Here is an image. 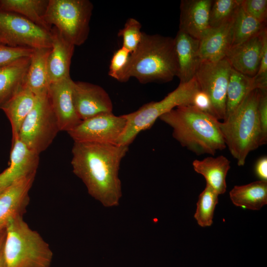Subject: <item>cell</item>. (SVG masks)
Wrapping results in <instances>:
<instances>
[{
    "label": "cell",
    "instance_id": "6da1fadb",
    "mask_svg": "<svg viewBox=\"0 0 267 267\" xmlns=\"http://www.w3.org/2000/svg\"><path fill=\"white\" fill-rule=\"evenodd\" d=\"M128 150V146L74 142L73 172L89 194L105 207L119 205L122 196L119 171Z\"/></svg>",
    "mask_w": 267,
    "mask_h": 267
},
{
    "label": "cell",
    "instance_id": "7a4b0ae2",
    "mask_svg": "<svg viewBox=\"0 0 267 267\" xmlns=\"http://www.w3.org/2000/svg\"><path fill=\"white\" fill-rule=\"evenodd\" d=\"M159 119L172 128L173 137L182 147L197 155H215L226 147L219 120L191 104L178 106Z\"/></svg>",
    "mask_w": 267,
    "mask_h": 267
},
{
    "label": "cell",
    "instance_id": "3957f363",
    "mask_svg": "<svg viewBox=\"0 0 267 267\" xmlns=\"http://www.w3.org/2000/svg\"><path fill=\"white\" fill-rule=\"evenodd\" d=\"M177 73L174 38L143 32L138 47L131 54L125 82L131 78L143 84L168 82Z\"/></svg>",
    "mask_w": 267,
    "mask_h": 267
},
{
    "label": "cell",
    "instance_id": "277c9868",
    "mask_svg": "<svg viewBox=\"0 0 267 267\" xmlns=\"http://www.w3.org/2000/svg\"><path fill=\"white\" fill-rule=\"evenodd\" d=\"M260 96L259 89L252 90L231 114L219 122L226 147L239 166L244 165L249 153L260 146Z\"/></svg>",
    "mask_w": 267,
    "mask_h": 267
},
{
    "label": "cell",
    "instance_id": "5b68a950",
    "mask_svg": "<svg viewBox=\"0 0 267 267\" xmlns=\"http://www.w3.org/2000/svg\"><path fill=\"white\" fill-rule=\"evenodd\" d=\"M3 254L7 267H49L53 252L22 215L11 217L5 226Z\"/></svg>",
    "mask_w": 267,
    "mask_h": 267
},
{
    "label": "cell",
    "instance_id": "8992f818",
    "mask_svg": "<svg viewBox=\"0 0 267 267\" xmlns=\"http://www.w3.org/2000/svg\"><path fill=\"white\" fill-rule=\"evenodd\" d=\"M199 89L194 77L187 83H179L162 100L151 101L133 112L124 114L127 126L118 145L129 146L140 132L150 129L161 116L178 106L191 104L194 94Z\"/></svg>",
    "mask_w": 267,
    "mask_h": 267
},
{
    "label": "cell",
    "instance_id": "52a82bcc",
    "mask_svg": "<svg viewBox=\"0 0 267 267\" xmlns=\"http://www.w3.org/2000/svg\"><path fill=\"white\" fill-rule=\"evenodd\" d=\"M93 9L89 0H49L45 20L75 46H80L88 38Z\"/></svg>",
    "mask_w": 267,
    "mask_h": 267
},
{
    "label": "cell",
    "instance_id": "ba28073f",
    "mask_svg": "<svg viewBox=\"0 0 267 267\" xmlns=\"http://www.w3.org/2000/svg\"><path fill=\"white\" fill-rule=\"evenodd\" d=\"M59 131L47 94L37 96L34 107L21 125L18 137L39 155L50 145Z\"/></svg>",
    "mask_w": 267,
    "mask_h": 267
},
{
    "label": "cell",
    "instance_id": "9c48e42d",
    "mask_svg": "<svg viewBox=\"0 0 267 267\" xmlns=\"http://www.w3.org/2000/svg\"><path fill=\"white\" fill-rule=\"evenodd\" d=\"M0 41L13 47H51L50 31L17 13L0 10Z\"/></svg>",
    "mask_w": 267,
    "mask_h": 267
},
{
    "label": "cell",
    "instance_id": "30bf717a",
    "mask_svg": "<svg viewBox=\"0 0 267 267\" xmlns=\"http://www.w3.org/2000/svg\"><path fill=\"white\" fill-rule=\"evenodd\" d=\"M127 124L124 115L103 113L82 121L67 133L74 142L118 144Z\"/></svg>",
    "mask_w": 267,
    "mask_h": 267
},
{
    "label": "cell",
    "instance_id": "8fae6325",
    "mask_svg": "<svg viewBox=\"0 0 267 267\" xmlns=\"http://www.w3.org/2000/svg\"><path fill=\"white\" fill-rule=\"evenodd\" d=\"M231 68L225 58L216 62H201L195 73L199 89L211 98L218 120L225 118Z\"/></svg>",
    "mask_w": 267,
    "mask_h": 267
},
{
    "label": "cell",
    "instance_id": "7c38bea8",
    "mask_svg": "<svg viewBox=\"0 0 267 267\" xmlns=\"http://www.w3.org/2000/svg\"><path fill=\"white\" fill-rule=\"evenodd\" d=\"M72 98L76 113L82 121L101 113L113 112L109 95L99 85L73 81Z\"/></svg>",
    "mask_w": 267,
    "mask_h": 267
},
{
    "label": "cell",
    "instance_id": "4fadbf2b",
    "mask_svg": "<svg viewBox=\"0 0 267 267\" xmlns=\"http://www.w3.org/2000/svg\"><path fill=\"white\" fill-rule=\"evenodd\" d=\"M73 80L70 78L50 85L48 97L57 120L60 131L72 130L82 121L73 101Z\"/></svg>",
    "mask_w": 267,
    "mask_h": 267
},
{
    "label": "cell",
    "instance_id": "5bb4252c",
    "mask_svg": "<svg viewBox=\"0 0 267 267\" xmlns=\"http://www.w3.org/2000/svg\"><path fill=\"white\" fill-rule=\"evenodd\" d=\"M36 175L22 178L10 184L0 193V231L4 229L12 217L26 213L30 202L29 191Z\"/></svg>",
    "mask_w": 267,
    "mask_h": 267
},
{
    "label": "cell",
    "instance_id": "9a60e30c",
    "mask_svg": "<svg viewBox=\"0 0 267 267\" xmlns=\"http://www.w3.org/2000/svg\"><path fill=\"white\" fill-rule=\"evenodd\" d=\"M39 155L30 150L17 137L12 139L10 165L0 174V188L5 189L15 181L36 175Z\"/></svg>",
    "mask_w": 267,
    "mask_h": 267
},
{
    "label": "cell",
    "instance_id": "2e32d148",
    "mask_svg": "<svg viewBox=\"0 0 267 267\" xmlns=\"http://www.w3.org/2000/svg\"><path fill=\"white\" fill-rule=\"evenodd\" d=\"M50 33L51 47L47 66L50 85L70 78V65L75 46L55 27H52Z\"/></svg>",
    "mask_w": 267,
    "mask_h": 267
},
{
    "label": "cell",
    "instance_id": "e0dca14e",
    "mask_svg": "<svg viewBox=\"0 0 267 267\" xmlns=\"http://www.w3.org/2000/svg\"><path fill=\"white\" fill-rule=\"evenodd\" d=\"M266 28L259 35L244 42L231 46L225 58L235 70L250 77H254L259 69Z\"/></svg>",
    "mask_w": 267,
    "mask_h": 267
},
{
    "label": "cell",
    "instance_id": "ac0fdd59",
    "mask_svg": "<svg viewBox=\"0 0 267 267\" xmlns=\"http://www.w3.org/2000/svg\"><path fill=\"white\" fill-rule=\"evenodd\" d=\"M212 0H182L179 30L199 40L210 28L209 13Z\"/></svg>",
    "mask_w": 267,
    "mask_h": 267
},
{
    "label": "cell",
    "instance_id": "d6986e66",
    "mask_svg": "<svg viewBox=\"0 0 267 267\" xmlns=\"http://www.w3.org/2000/svg\"><path fill=\"white\" fill-rule=\"evenodd\" d=\"M232 18L219 27L210 28L199 40L201 62H216L225 58L231 46Z\"/></svg>",
    "mask_w": 267,
    "mask_h": 267
},
{
    "label": "cell",
    "instance_id": "ffe728a7",
    "mask_svg": "<svg viewBox=\"0 0 267 267\" xmlns=\"http://www.w3.org/2000/svg\"><path fill=\"white\" fill-rule=\"evenodd\" d=\"M174 39L178 63L177 77L179 83H186L195 77L201 62L199 40L179 30Z\"/></svg>",
    "mask_w": 267,
    "mask_h": 267
},
{
    "label": "cell",
    "instance_id": "44dd1931",
    "mask_svg": "<svg viewBox=\"0 0 267 267\" xmlns=\"http://www.w3.org/2000/svg\"><path fill=\"white\" fill-rule=\"evenodd\" d=\"M31 56L0 67V109L25 87Z\"/></svg>",
    "mask_w": 267,
    "mask_h": 267
},
{
    "label": "cell",
    "instance_id": "7402d4cb",
    "mask_svg": "<svg viewBox=\"0 0 267 267\" xmlns=\"http://www.w3.org/2000/svg\"><path fill=\"white\" fill-rule=\"evenodd\" d=\"M194 171L202 175L206 184L211 186L219 195L226 189V177L230 168V162L225 156L208 157L192 162Z\"/></svg>",
    "mask_w": 267,
    "mask_h": 267
},
{
    "label": "cell",
    "instance_id": "603a6c76",
    "mask_svg": "<svg viewBox=\"0 0 267 267\" xmlns=\"http://www.w3.org/2000/svg\"><path fill=\"white\" fill-rule=\"evenodd\" d=\"M51 47L33 49L27 72L25 86L37 96L47 95L50 83L47 58Z\"/></svg>",
    "mask_w": 267,
    "mask_h": 267
},
{
    "label": "cell",
    "instance_id": "cb8c5ba5",
    "mask_svg": "<svg viewBox=\"0 0 267 267\" xmlns=\"http://www.w3.org/2000/svg\"><path fill=\"white\" fill-rule=\"evenodd\" d=\"M37 99V96L25 86L1 109L10 123L12 139L18 137L21 125L34 107Z\"/></svg>",
    "mask_w": 267,
    "mask_h": 267
},
{
    "label": "cell",
    "instance_id": "d4e9b609",
    "mask_svg": "<svg viewBox=\"0 0 267 267\" xmlns=\"http://www.w3.org/2000/svg\"><path fill=\"white\" fill-rule=\"evenodd\" d=\"M232 203L252 210H258L267 204V181L259 180L236 185L229 192Z\"/></svg>",
    "mask_w": 267,
    "mask_h": 267
},
{
    "label": "cell",
    "instance_id": "484cf974",
    "mask_svg": "<svg viewBox=\"0 0 267 267\" xmlns=\"http://www.w3.org/2000/svg\"><path fill=\"white\" fill-rule=\"evenodd\" d=\"M49 0H0V10L21 15L50 31L45 20Z\"/></svg>",
    "mask_w": 267,
    "mask_h": 267
},
{
    "label": "cell",
    "instance_id": "4316f807",
    "mask_svg": "<svg viewBox=\"0 0 267 267\" xmlns=\"http://www.w3.org/2000/svg\"><path fill=\"white\" fill-rule=\"evenodd\" d=\"M256 89L253 77L244 75L231 68L227 89L224 119L234 112L252 90Z\"/></svg>",
    "mask_w": 267,
    "mask_h": 267
},
{
    "label": "cell",
    "instance_id": "83f0119b",
    "mask_svg": "<svg viewBox=\"0 0 267 267\" xmlns=\"http://www.w3.org/2000/svg\"><path fill=\"white\" fill-rule=\"evenodd\" d=\"M266 28V24L262 23L249 15L240 4L236 9L232 18L231 47L259 35Z\"/></svg>",
    "mask_w": 267,
    "mask_h": 267
},
{
    "label": "cell",
    "instance_id": "f1b7e54d",
    "mask_svg": "<svg viewBox=\"0 0 267 267\" xmlns=\"http://www.w3.org/2000/svg\"><path fill=\"white\" fill-rule=\"evenodd\" d=\"M218 196L219 194L207 184L200 194L194 215L200 226L206 227L212 225L215 209L218 203Z\"/></svg>",
    "mask_w": 267,
    "mask_h": 267
},
{
    "label": "cell",
    "instance_id": "f546056e",
    "mask_svg": "<svg viewBox=\"0 0 267 267\" xmlns=\"http://www.w3.org/2000/svg\"><path fill=\"white\" fill-rule=\"evenodd\" d=\"M241 0H215L212 1L209 13V26L217 28L230 21Z\"/></svg>",
    "mask_w": 267,
    "mask_h": 267
},
{
    "label": "cell",
    "instance_id": "4dcf8cb0",
    "mask_svg": "<svg viewBox=\"0 0 267 267\" xmlns=\"http://www.w3.org/2000/svg\"><path fill=\"white\" fill-rule=\"evenodd\" d=\"M141 28V24L137 19L129 18L118 33V36L122 38V47L131 53L135 51L141 41L143 33Z\"/></svg>",
    "mask_w": 267,
    "mask_h": 267
},
{
    "label": "cell",
    "instance_id": "1f68e13d",
    "mask_svg": "<svg viewBox=\"0 0 267 267\" xmlns=\"http://www.w3.org/2000/svg\"><path fill=\"white\" fill-rule=\"evenodd\" d=\"M131 54L123 47L114 53L109 65V76L119 82H125V77L129 64Z\"/></svg>",
    "mask_w": 267,
    "mask_h": 267
},
{
    "label": "cell",
    "instance_id": "d6a6232c",
    "mask_svg": "<svg viewBox=\"0 0 267 267\" xmlns=\"http://www.w3.org/2000/svg\"><path fill=\"white\" fill-rule=\"evenodd\" d=\"M33 49L25 47H13L0 44V67L19 59L30 57Z\"/></svg>",
    "mask_w": 267,
    "mask_h": 267
},
{
    "label": "cell",
    "instance_id": "836d02e7",
    "mask_svg": "<svg viewBox=\"0 0 267 267\" xmlns=\"http://www.w3.org/2000/svg\"><path fill=\"white\" fill-rule=\"evenodd\" d=\"M241 5L249 15L260 22L266 24L267 0H241Z\"/></svg>",
    "mask_w": 267,
    "mask_h": 267
},
{
    "label": "cell",
    "instance_id": "e575fe53",
    "mask_svg": "<svg viewBox=\"0 0 267 267\" xmlns=\"http://www.w3.org/2000/svg\"><path fill=\"white\" fill-rule=\"evenodd\" d=\"M256 89H267V30L263 35L260 63L256 75L253 77Z\"/></svg>",
    "mask_w": 267,
    "mask_h": 267
},
{
    "label": "cell",
    "instance_id": "d590c367",
    "mask_svg": "<svg viewBox=\"0 0 267 267\" xmlns=\"http://www.w3.org/2000/svg\"><path fill=\"white\" fill-rule=\"evenodd\" d=\"M260 90L258 114L261 131L260 146L267 143V89Z\"/></svg>",
    "mask_w": 267,
    "mask_h": 267
},
{
    "label": "cell",
    "instance_id": "8d00e7d4",
    "mask_svg": "<svg viewBox=\"0 0 267 267\" xmlns=\"http://www.w3.org/2000/svg\"><path fill=\"white\" fill-rule=\"evenodd\" d=\"M191 105L204 113L217 119L211 98L207 94L200 89L194 94Z\"/></svg>",
    "mask_w": 267,
    "mask_h": 267
},
{
    "label": "cell",
    "instance_id": "74e56055",
    "mask_svg": "<svg viewBox=\"0 0 267 267\" xmlns=\"http://www.w3.org/2000/svg\"><path fill=\"white\" fill-rule=\"evenodd\" d=\"M255 173L260 180L267 181V157L259 158L255 165Z\"/></svg>",
    "mask_w": 267,
    "mask_h": 267
},
{
    "label": "cell",
    "instance_id": "f35d334b",
    "mask_svg": "<svg viewBox=\"0 0 267 267\" xmlns=\"http://www.w3.org/2000/svg\"><path fill=\"white\" fill-rule=\"evenodd\" d=\"M3 244L0 248V267H7L3 254Z\"/></svg>",
    "mask_w": 267,
    "mask_h": 267
},
{
    "label": "cell",
    "instance_id": "ab89813d",
    "mask_svg": "<svg viewBox=\"0 0 267 267\" xmlns=\"http://www.w3.org/2000/svg\"><path fill=\"white\" fill-rule=\"evenodd\" d=\"M5 237V229L0 231V248L3 245Z\"/></svg>",
    "mask_w": 267,
    "mask_h": 267
},
{
    "label": "cell",
    "instance_id": "60d3db41",
    "mask_svg": "<svg viewBox=\"0 0 267 267\" xmlns=\"http://www.w3.org/2000/svg\"><path fill=\"white\" fill-rule=\"evenodd\" d=\"M5 189L0 188V193Z\"/></svg>",
    "mask_w": 267,
    "mask_h": 267
},
{
    "label": "cell",
    "instance_id": "b9f144b4",
    "mask_svg": "<svg viewBox=\"0 0 267 267\" xmlns=\"http://www.w3.org/2000/svg\"><path fill=\"white\" fill-rule=\"evenodd\" d=\"M0 44H2V43L0 42Z\"/></svg>",
    "mask_w": 267,
    "mask_h": 267
}]
</instances>
